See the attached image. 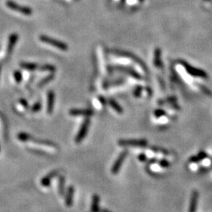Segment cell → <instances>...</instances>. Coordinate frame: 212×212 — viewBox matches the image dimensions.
I'll use <instances>...</instances> for the list:
<instances>
[{
  "label": "cell",
  "instance_id": "cell-1",
  "mask_svg": "<svg viewBox=\"0 0 212 212\" xmlns=\"http://www.w3.org/2000/svg\"><path fill=\"white\" fill-rule=\"evenodd\" d=\"M39 39H40L41 42L48 44V45H50V46L57 48L58 49H60V50L65 51V50H68V46L65 42L59 41L57 39H54V38H51V37L46 36V35H40Z\"/></svg>",
  "mask_w": 212,
  "mask_h": 212
},
{
  "label": "cell",
  "instance_id": "cell-2",
  "mask_svg": "<svg viewBox=\"0 0 212 212\" xmlns=\"http://www.w3.org/2000/svg\"><path fill=\"white\" fill-rule=\"evenodd\" d=\"M90 124V120L89 118H86L85 119V120L83 121V122L81 125L80 128H79L78 133H77L76 137H75V141L76 143H80L81 141L84 139V137H86V134H87L88 130H89V126Z\"/></svg>",
  "mask_w": 212,
  "mask_h": 212
},
{
  "label": "cell",
  "instance_id": "cell-3",
  "mask_svg": "<svg viewBox=\"0 0 212 212\" xmlns=\"http://www.w3.org/2000/svg\"><path fill=\"white\" fill-rule=\"evenodd\" d=\"M120 146L124 147H143L147 144V141L144 139L141 140H123L121 139L118 141Z\"/></svg>",
  "mask_w": 212,
  "mask_h": 212
},
{
  "label": "cell",
  "instance_id": "cell-4",
  "mask_svg": "<svg viewBox=\"0 0 212 212\" xmlns=\"http://www.w3.org/2000/svg\"><path fill=\"white\" fill-rule=\"evenodd\" d=\"M127 154L128 152L127 151H123V152H122L120 153V155H119V157L117 158L116 160L115 161V163H114L113 166H112V167H111V172L112 174H117L118 173H119V170H120L121 166H122V163H123V161L125 160V159H126V157L127 156Z\"/></svg>",
  "mask_w": 212,
  "mask_h": 212
},
{
  "label": "cell",
  "instance_id": "cell-5",
  "mask_svg": "<svg viewBox=\"0 0 212 212\" xmlns=\"http://www.w3.org/2000/svg\"><path fill=\"white\" fill-rule=\"evenodd\" d=\"M93 111L90 109H71L69 115L71 116H85L86 118L93 115Z\"/></svg>",
  "mask_w": 212,
  "mask_h": 212
},
{
  "label": "cell",
  "instance_id": "cell-6",
  "mask_svg": "<svg viewBox=\"0 0 212 212\" xmlns=\"http://www.w3.org/2000/svg\"><path fill=\"white\" fill-rule=\"evenodd\" d=\"M55 101V94L53 91L50 90L47 93V112L48 113H52L53 110V106H54Z\"/></svg>",
  "mask_w": 212,
  "mask_h": 212
},
{
  "label": "cell",
  "instance_id": "cell-7",
  "mask_svg": "<svg viewBox=\"0 0 212 212\" xmlns=\"http://www.w3.org/2000/svg\"><path fill=\"white\" fill-rule=\"evenodd\" d=\"M75 193V188L73 186H69L65 196V205L67 207H71L73 203V196Z\"/></svg>",
  "mask_w": 212,
  "mask_h": 212
},
{
  "label": "cell",
  "instance_id": "cell-8",
  "mask_svg": "<svg viewBox=\"0 0 212 212\" xmlns=\"http://www.w3.org/2000/svg\"><path fill=\"white\" fill-rule=\"evenodd\" d=\"M18 41V35L16 33H13L12 35H9V40H8V46H7V52L8 53H10L12 50L14 48L16 42Z\"/></svg>",
  "mask_w": 212,
  "mask_h": 212
},
{
  "label": "cell",
  "instance_id": "cell-9",
  "mask_svg": "<svg viewBox=\"0 0 212 212\" xmlns=\"http://www.w3.org/2000/svg\"><path fill=\"white\" fill-rule=\"evenodd\" d=\"M57 174H58V171H57V170H53V172L49 173V174L45 176V177L41 180V185H42V186H45V187L49 186V185H50L51 180L53 179V177H56Z\"/></svg>",
  "mask_w": 212,
  "mask_h": 212
},
{
  "label": "cell",
  "instance_id": "cell-10",
  "mask_svg": "<svg viewBox=\"0 0 212 212\" xmlns=\"http://www.w3.org/2000/svg\"><path fill=\"white\" fill-rule=\"evenodd\" d=\"M198 197H199V193L197 191L192 192V197H191L190 205H189V210L188 212H196V205H197Z\"/></svg>",
  "mask_w": 212,
  "mask_h": 212
},
{
  "label": "cell",
  "instance_id": "cell-11",
  "mask_svg": "<svg viewBox=\"0 0 212 212\" xmlns=\"http://www.w3.org/2000/svg\"><path fill=\"white\" fill-rule=\"evenodd\" d=\"M115 68H116L117 70H120V71H124V72H126V73L128 74V75H132V76H133V78H135V79H141V76H140V75H139V74H137L136 71H133V69H130V68H126V67H122V66H118V67H115Z\"/></svg>",
  "mask_w": 212,
  "mask_h": 212
},
{
  "label": "cell",
  "instance_id": "cell-12",
  "mask_svg": "<svg viewBox=\"0 0 212 212\" xmlns=\"http://www.w3.org/2000/svg\"><path fill=\"white\" fill-rule=\"evenodd\" d=\"M8 5H9L10 8H12V9H15V10L20 11V12H21V13H24V14H26V15H29V14H31V9H28V8L20 7V6L16 5V4L12 3V2H10V3H8Z\"/></svg>",
  "mask_w": 212,
  "mask_h": 212
},
{
  "label": "cell",
  "instance_id": "cell-13",
  "mask_svg": "<svg viewBox=\"0 0 212 212\" xmlns=\"http://www.w3.org/2000/svg\"><path fill=\"white\" fill-rule=\"evenodd\" d=\"M99 203H100V197L97 195H93L92 198L91 211L98 212L99 210Z\"/></svg>",
  "mask_w": 212,
  "mask_h": 212
},
{
  "label": "cell",
  "instance_id": "cell-14",
  "mask_svg": "<svg viewBox=\"0 0 212 212\" xmlns=\"http://www.w3.org/2000/svg\"><path fill=\"white\" fill-rule=\"evenodd\" d=\"M108 104H110V106H111V108H113L116 112H118V113H122V107H121L114 99H109V100H108Z\"/></svg>",
  "mask_w": 212,
  "mask_h": 212
},
{
  "label": "cell",
  "instance_id": "cell-15",
  "mask_svg": "<svg viewBox=\"0 0 212 212\" xmlns=\"http://www.w3.org/2000/svg\"><path fill=\"white\" fill-rule=\"evenodd\" d=\"M20 67H21L22 68L28 70V71H34V70H35L38 68V64H35V63L24 62L20 64Z\"/></svg>",
  "mask_w": 212,
  "mask_h": 212
},
{
  "label": "cell",
  "instance_id": "cell-16",
  "mask_svg": "<svg viewBox=\"0 0 212 212\" xmlns=\"http://www.w3.org/2000/svg\"><path fill=\"white\" fill-rule=\"evenodd\" d=\"M64 177L60 176L58 180V192L60 196L64 194Z\"/></svg>",
  "mask_w": 212,
  "mask_h": 212
},
{
  "label": "cell",
  "instance_id": "cell-17",
  "mask_svg": "<svg viewBox=\"0 0 212 212\" xmlns=\"http://www.w3.org/2000/svg\"><path fill=\"white\" fill-rule=\"evenodd\" d=\"M17 138L19 139V141L26 142V141H30L31 136H30V134H28V133H23V132H21V133H20L18 135H17Z\"/></svg>",
  "mask_w": 212,
  "mask_h": 212
},
{
  "label": "cell",
  "instance_id": "cell-18",
  "mask_svg": "<svg viewBox=\"0 0 212 212\" xmlns=\"http://www.w3.org/2000/svg\"><path fill=\"white\" fill-rule=\"evenodd\" d=\"M39 69L42 71H49V72H53V71H55L56 68H55L53 65H52V64H46L42 65V67H40Z\"/></svg>",
  "mask_w": 212,
  "mask_h": 212
},
{
  "label": "cell",
  "instance_id": "cell-19",
  "mask_svg": "<svg viewBox=\"0 0 212 212\" xmlns=\"http://www.w3.org/2000/svg\"><path fill=\"white\" fill-rule=\"evenodd\" d=\"M53 79V74H51V75H49L48 76H46L45 79H42V80L39 82V84H38V86H43V85L46 84V83H48V82H49V81H51L52 79Z\"/></svg>",
  "mask_w": 212,
  "mask_h": 212
},
{
  "label": "cell",
  "instance_id": "cell-20",
  "mask_svg": "<svg viewBox=\"0 0 212 212\" xmlns=\"http://www.w3.org/2000/svg\"><path fill=\"white\" fill-rule=\"evenodd\" d=\"M13 77H14V79L16 82H20L22 80V73L20 71H15L14 73H13Z\"/></svg>",
  "mask_w": 212,
  "mask_h": 212
},
{
  "label": "cell",
  "instance_id": "cell-21",
  "mask_svg": "<svg viewBox=\"0 0 212 212\" xmlns=\"http://www.w3.org/2000/svg\"><path fill=\"white\" fill-rule=\"evenodd\" d=\"M41 108H42V105H41L40 103L37 102L31 107V111L33 112H38V111H40Z\"/></svg>",
  "mask_w": 212,
  "mask_h": 212
},
{
  "label": "cell",
  "instance_id": "cell-22",
  "mask_svg": "<svg viewBox=\"0 0 212 212\" xmlns=\"http://www.w3.org/2000/svg\"><path fill=\"white\" fill-rule=\"evenodd\" d=\"M141 92H142V87L141 86H137L135 88V90H134V92H133V94L136 97H138L141 96Z\"/></svg>",
  "mask_w": 212,
  "mask_h": 212
},
{
  "label": "cell",
  "instance_id": "cell-23",
  "mask_svg": "<svg viewBox=\"0 0 212 212\" xmlns=\"http://www.w3.org/2000/svg\"><path fill=\"white\" fill-rule=\"evenodd\" d=\"M160 166H163V167H168V166H170V163L165 160H162L160 162Z\"/></svg>",
  "mask_w": 212,
  "mask_h": 212
},
{
  "label": "cell",
  "instance_id": "cell-24",
  "mask_svg": "<svg viewBox=\"0 0 212 212\" xmlns=\"http://www.w3.org/2000/svg\"><path fill=\"white\" fill-rule=\"evenodd\" d=\"M20 104H22V105L24 106V107H27V102L25 99H23V98L20 99Z\"/></svg>",
  "mask_w": 212,
  "mask_h": 212
},
{
  "label": "cell",
  "instance_id": "cell-25",
  "mask_svg": "<svg viewBox=\"0 0 212 212\" xmlns=\"http://www.w3.org/2000/svg\"><path fill=\"white\" fill-rule=\"evenodd\" d=\"M138 159L140 161H145L146 160V156H145V155H144V154H141V155H139L138 156Z\"/></svg>",
  "mask_w": 212,
  "mask_h": 212
},
{
  "label": "cell",
  "instance_id": "cell-26",
  "mask_svg": "<svg viewBox=\"0 0 212 212\" xmlns=\"http://www.w3.org/2000/svg\"><path fill=\"white\" fill-rule=\"evenodd\" d=\"M0 71H1V67H0Z\"/></svg>",
  "mask_w": 212,
  "mask_h": 212
}]
</instances>
